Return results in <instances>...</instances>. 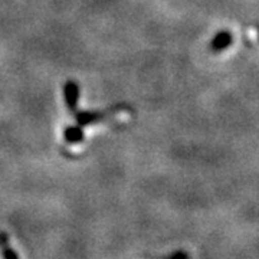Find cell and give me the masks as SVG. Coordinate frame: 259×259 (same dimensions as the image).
<instances>
[{
	"label": "cell",
	"mask_w": 259,
	"mask_h": 259,
	"mask_svg": "<svg viewBox=\"0 0 259 259\" xmlns=\"http://www.w3.org/2000/svg\"><path fill=\"white\" fill-rule=\"evenodd\" d=\"M150 259H190V255L186 250H177L175 253L168 255V256H163V258H150Z\"/></svg>",
	"instance_id": "3957f363"
},
{
	"label": "cell",
	"mask_w": 259,
	"mask_h": 259,
	"mask_svg": "<svg viewBox=\"0 0 259 259\" xmlns=\"http://www.w3.org/2000/svg\"><path fill=\"white\" fill-rule=\"evenodd\" d=\"M0 259H18L16 252L10 248L9 239L5 233H0Z\"/></svg>",
	"instance_id": "7a4b0ae2"
},
{
	"label": "cell",
	"mask_w": 259,
	"mask_h": 259,
	"mask_svg": "<svg viewBox=\"0 0 259 259\" xmlns=\"http://www.w3.org/2000/svg\"><path fill=\"white\" fill-rule=\"evenodd\" d=\"M233 44V36L229 30H221L210 42V49L213 52H222Z\"/></svg>",
	"instance_id": "6da1fadb"
},
{
	"label": "cell",
	"mask_w": 259,
	"mask_h": 259,
	"mask_svg": "<svg viewBox=\"0 0 259 259\" xmlns=\"http://www.w3.org/2000/svg\"><path fill=\"white\" fill-rule=\"evenodd\" d=\"M258 39H259V26H258Z\"/></svg>",
	"instance_id": "277c9868"
}]
</instances>
